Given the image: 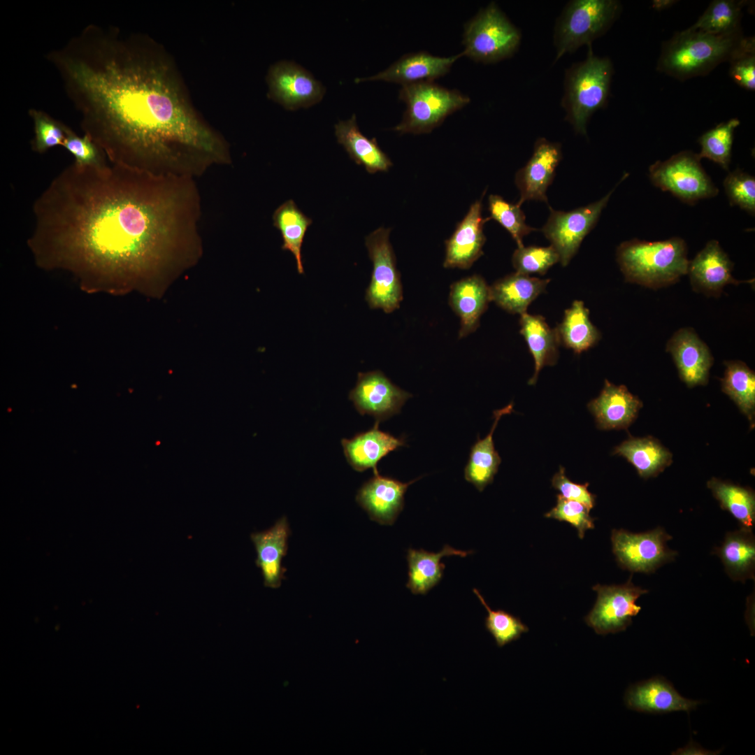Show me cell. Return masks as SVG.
Listing matches in <instances>:
<instances>
[{"instance_id":"cell-1","label":"cell","mask_w":755,"mask_h":755,"mask_svg":"<svg viewBox=\"0 0 755 755\" xmlns=\"http://www.w3.org/2000/svg\"><path fill=\"white\" fill-rule=\"evenodd\" d=\"M47 59L84 134L110 163L178 175L228 159L226 142L194 107L170 54L151 37L89 24Z\"/></svg>"},{"instance_id":"cell-2","label":"cell","mask_w":755,"mask_h":755,"mask_svg":"<svg viewBox=\"0 0 755 755\" xmlns=\"http://www.w3.org/2000/svg\"><path fill=\"white\" fill-rule=\"evenodd\" d=\"M180 177L69 165L33 206L28 244L37 264L109 289L155 283L194 239Z\"/></svg>"},{"instance_id":"cell-3","label":"cell","mask_w":755,"mask_h":755,"mask_svg":"<svg viewBox=\"0 0 755 755\" xmlns=\"http://www.w3.org/2000/svg\"><path fill=\"white\" fill-rule=\"evenodd\" d=\"M749 38H745L741 31L713 35L687 29L664 44L657 69L681 80L704 76L721 63L729 62Z\"/></svg>"},{"instance_id":"cell-4","label":"cell","mask_w":755,"mask_h":755,"mask_svg":"<svg viewBox=\"0 0 755 755\" xmlns=\"http://www.w3.org/2000/svg\"><path fill=\"white\" fill-rule=\"evenodd\" d=\"M687 245L679 237L660 241L632 239L621 243L616 257L625 280L658 289L687 274Z\"/></svg>"},{"instance_id":"cell-5","label":"cell","mask_w":755,"mask_h":755,"mask_svg":"<svg viewBox=\"0 0 755 755\" xmlns=\"http://www.w3.org/2000/svg\"><path fill=\"white\" fill-rule=\"evenodd\" d=\"M612 73L611 61L594 55L591 46L583 62L567 69L561 106L577 133L585 135L590 117L605 105Z\"/></svg>"},{"instance_id":"cell-6","label":"cell","mask_w":755,"mask_h":755,"mask_svg":"<svg viewBox=\"0 0 755 755\" xmlns=\"http://www.w3.org/2000/svg\"><path fill=\"white\" fill-rule=\"evenodd\" d=\"M620 10L621 4L616 0L570 1L554 26L555 61L582 45L590 47L612 25Z\"/></svg>"},{"instance_id":"cell-7","label":"cell","mask_w":755,"mask_h":755,"mask_svg":"<svg viewBox=\"0 0 755 755\" xmlns=\"http://www.w3.org/2000/svg\"><path fill=\"white\" fill-rule=\"evenodd\" d=\"M399 99L406 108L402 120L393 130L400 134L431 132L450 114L470 102V98L456 89L433 82L403 85Z\"/></svg>"},{"instance_id":"cell-8","label":"cell","mask_w":755,"mask_h":755,"mask_svg":"<svg viewBox=\"0 0 755 755\" xmlns=\"http://www.w3.org/2000/svg\"><path fill=\"white\" fill-rule=\"evenodd\" d=\"M521 33L495 2L470 19L464 27V56L483 63L511 57L519 48Z\"/></svg>"},{"instance_id":"cell-9","label":"cell","mask_w":755,"mask_h":755,"mask_svg":"<svg viewBox=\"0 0 755 755\" xmlns=\"http://www.w3.org/2000/svg\"><path fill=\"white\" fill-rule=\"evenodd\" d=\"M649 173L654 186L690 205L719 193L698 154L691 151H682L666 161H656L649 166Z\"/></svg>"},{"instance_id":"cell-10","label":"cell","mask_w":755,"mask_h":755,"mask_svg":"<svg viewBox=\"0 0 755 755\" xmlns=\"http://www.w3.org/2000/svg\"><path fill=\"white\" fill-rule=\"evenodd\" d=\"M390 228L380 227L366 236L365 244L373 263L365 299L370 308L390 313L403 300V287L396 257L389 242Z\"/></svg>"},{"instance_id":"cell-11","label":"cell","mask_w":755,"mask_h":755,"mask_svg":"<svg viewBox=\"0 0 755 755\" xmlns=\"http://www.w3.org/2000/svg\"><path fill=\"white\" fill-rule=\"evenodd\" d=\"M627 176L628 174L624 175L619 183ZM618 184L600 200L585 206L570 211L549 207V215L542 231L556 250L563 266L569 264L584 237L595 226Z\"/></svg>"},{"instance_id":"cell-12","label":"cell","mask_w":755,"mask_h":755,"mask_svg":"<svg viewBox=\"0 0 755 755\" xmlns=\"http://www.w3.org/2000/svg\"><path fill=\"white\" fill-rule=\"evenodd\" d=\"M671 539L661 527L640 533L614 529L611 535L612 552L618 564L633 573H651L673 561L677 552L667 545Z\"/></svg>"},{"instance_id":"cell-13","label":"cell","mask_w":755,"mask_h":755,"mask_svg":"<svg viewBox=\"0 0 755 755\" xmlns=\"http://www.w3.org/2000/svg\"><path fill=\"white\" fill-rule=\"evenodd\" d=\"M593 589L597 592V599L584 621L599 635L625 631L632 624V617L641 610L637 600L648 593V590L635 586L631 576L625 584H596Z\"/></svg>"},{"instance_id":"cell-14","label":"cell","mask_w":755,"mask_h":755,"mask_svg":"<svg viewBox=\"0 0 755 755\" xmlns=\"http://www.w3.org/2000/svg\"><path fill=\"white\" fill-rule=\"evenodd\" d=\"M268 96L288 110L307 108L324 94L319 82L301 66L287 61L271 66L266 76Z\"/></svg>"},{"instance_id":"cell-15","label":"cell","mask_w":755,"mask_h":755,"mask_svg":"<svg viewBox=\"0 0 755 755\" xmlns=\"http://www.w3.org/2000/svg\"><path fill=\"white\" fill-rule=\"evenodd\" d=\"M412 394L393 384L380 371L359 373L349 398L357 412L382 422L400 413Z\"/></svg>"},{"instance_id":"cell-16","label":"cell","mask_w":755,"mask_h":755,"mask_svg":"<svg viewBox=\"0 0 755 755\" xmlns=\"http://www.w3.org/2000/svg\"><path fill=\"white\" fill-rule=\"evenodd\" d=\"M561 159L559 143L550 142L545 138L535 141L531 157L515 175V184L520 193L518 206L531 200L542 201L548 205L546 192L553 181Z\"/></svg>"},{"instance_id":"cell-17","label":"cell","mask_w":755,"mask_h":755,"mask_svg":"<svg viewBox=\"0 0 755 755\" xmlns=\"http://www.w3.org/2000/svg\"><path fill=\"white\" fill-rule=\"evenodd\" d=\"M482 199L471 204L452 235L446 240L445 268L468 269L483 254L486 241L483 226L489 218L482 217Z\"/></svg>"},{"instance_id":"cell-18","label":"cell","mask_w":755,"mask_h":755,"mask_svg":"<svg viewBox=\"0 0 755 755\" xmlns=\"http://www.w3.org/2000/svg\"><path fill=\"white\" fill-rule=\"evenodd\" d=\"M462 56H464L463 52L450 57L434 56L425 51L406 54L384 71L370 77L357 78L356 82L382 80L402 86L433 82L447 73Z\"/></svg>"},{"instance_id":"cell-19","label":"cell","mask_w":755,"mask_h":755,"mask_svg":"<svg viewBox=\"0 0 755 755\" xmlns=\"http://www.w3.org/2000/svg\"><path fill=\"white\" fill-rule=\"evenodd\" d=\"M417 477L402 482L379 473L366 482L359 489L356 500L368 514L371 519L382 525H392L404 507V495Z\"/></svg>"},{"instance_id":"cell-20","label":"cell","mask_w":755,"mask_h":755,"mask_svg":"<svg viewBox=\"0 0 755 755\" xmlns=\"http://www.w3.org/2000/svg\"><path fill=\"white\" fill-rule=\"evenodd\" d=\"M666 351L671 354L680 378L688 387L707 383L713 357L693 329L677 330L668 341Z\"/></svg>"},{"instance_id":"cell-21","label":"cell","mask_w":755,"mask_h":755,"mask_svg":"<svg viewBox=\"0 0 755 755\" xmlns=\"http://www.w3.org/2000/svg\"><path fill=\"white\" fill-rule=\"evenodd\" d=\"M624 702L631 710L649 714L676 711L689 713L700 703L683 697L669 681L659 676L630 686L625 693Z\"/></svg>"},{"instance_id":"cell-22","label":"cell","mask_w":755,"mask_h":755,"mask_svg":"<svg viewBox=\"0 0 755 755\" xmlns=\"http://www.w3.org/2000/svg\"><path fill=\"white\" fill-rule=\"evenodd\" d=\"M733 263L716 240H711L689 261L687 273L692 288L709 296H718L729 284L740 281L732 275Z\"/></svg>"},{"instance_id":"cell-23","label":"cell","mask_w":755,"mask_h":755,"mask_svg":"<svg viewBox=\"0 0 755 755\" xmlns=\"http://www.w3.org/2000/svg\"><path fill=\"white\" fill-rule=\"evenodd\" d=\"M642 406V401L625 385H615L607 380L599 396L587 404L601 430L626 429Z\"/></svg>"},{"instance_id":"cell-24","label":"cell","mask_w":755,"mask_h":755,"mask_svg":"<svg viewBox=\"0 0 755 755\" xmlns=\"http://www.w3.org/2000/svg\"><path fill=\"white\" fill-rule=\"evenodd\" d=\"M379 424L375 421L372 429L359 433L350 439H342L344 454L354 470L363 472L372 468L373 474H378L377 465L383 457L407 445L404 437L397 438L380 430Z\"/></svg>"},{"instance_id":"cell-25","label":"cell","mask_w":755,"mask_h":755,"mask_svg":"<svg viewBox=\"0 0 755 755\" xmlns=\"http://www.w3.org/2000/svg\"><path fill=\"white\" fill-rule=\"evenodd\" d=\"M490 301V287L479 275L464 278L451 285L449 304L460 318L459 338L476 330Z\"/></svg>"},{"instance_id":"cell-26","label":"cell","mask_w":755,"mask_h":755,"mask_svg":"<svg viewBox=\"0 0 755 755\" xmlns=\"http://www.w3.org/2000/svg\"><path fill=\"white\" fill-rule=\"evenodd\" d=\"M289 534L287 519L283 517L269 529L250 535L257 552L255 563L261 569L267 587H280L285 577L286 569L282 567V560L287 552Z\"/></svg>"},{"instance_id":"cell-27","label":"cell","mask_w":755,"mask_h":755,"mask_svg":"<svg viewBox=\"0 0 755 755\" xmlns=\"http://www.w3.org/2000/svg\"><path fill=\"white\" fill-rule=\"evenodd\" d=\"M549 281L517 272L507 275L489 286L491 301L510 313L521 315L544 292Z\"/></svg>"},{"instance_id":"cell-28","label":"cell","mask_w":755,"mask_h":755,"mask_svg":"<svg viewBox=\"0 0 755 755\" xmlns=\"http://www.w3.org/2000/svg\"><path fill=\"white\" fill-rule=\"evenodd\" d=\"M335 135L350 158L364 166L369 173L387 171L393 164L379 147L376 138L369 139L360 131L355 115L335 125Z\"/></svg>"},{"instance_id":"cell-29","label":"cell","mask_w":755,"mask_h":755,"mask_svg":"<svg viewBox=\"0 0 755 755\" xmlns=\"http://www.w3.org/2000/svg\"><path fill=\"white\" fill-rule=\"evenodd\" d=\"M519 325V332L534 360V373L528 382L534 385L544 366L556 364L560 343L556 329H552L541 315L524 313L520 315Z\"/></svg>"},{"instance_id":"cell-30","label":"cell","mask_w":755,"mask_h":755,"mask_svg":"<svg viewBox=\"0 0 755 755\" xmlns=\"http://www.w3.org/2000/svg\"><path fill=\"white\" fill-rule=\"evenodd\" d=\"M513 411L512 403L494 410V420L489 433L482 439L478 436L477 440L470 448L469 459L464 468V478L480 491L493 482L501 463V458L495 449L493 440L494 431L501 417Z\"/></svg>"},{"instance_id":"cell-31","label":"cell","mask_w":755,"mask_h":755,"mask_svg":"<svg viewBox=\"0 0 755 755\" xmlns=\"http://www.w3.org/2000/svg\"><path fill=\"white\" fill-rule=\"evenodd\" d=\"M714 553L721 560L727 575L734 581L754 580L755 537L752 529L740 527L728 532Z\"/></svg>"},{"instance_id":"cell-32","label":"cell","mask_w":755,"mask_h":755,"mask_svg":"<svg viewBox=\"0 0 755 755\" xmlns=\"http://www.w3.org/2000/svg\"><path fill=\"white\" fill-rule=\"evenodd\" d=\"M473 553L454 549L448 545L438 552H429L422 549L408 550V580L406 587L415 595L426 594L437 585L443 576L445 565L441 559L447 556L465 557Z\"/></svg>"},{"instance_id":"cell-33","label":"cell","mask_w":755,"mask_h":755,"mask_svg":"<svg viewBox=\"0 0 755 755\" xmlns=\"http://www.w3.org/2000/svg\"><path fill=\"white\" fill-rule=\"evenodd\" d=\"M613 454L624 457L644 478L657 475L672 462V454L652 437H630L615 447Z\"/></svg>"},{"instance_id":"cell-34","label":"cell","mask_w":755,"mask_h":755,"mask_svg":"<svg viewBox=\"0 0 755 755\" xmlns=\"http://www.w3.org/2000/svg\"><path fill=\"white\" fill-rule=\"evenodd\" d=\"M560 345L580 354L594 347L601 335L589 318V310L582 301L575 300L565 310L561 322L556 328Z\"/></svg>"},{"instance_id":"cell-35","label":"cell","mask_w":755,"mask_h":755,"mask_svg":"<svg viewBox=\"0 0 755 755\" xmlns=\"http://www.w3.org/2000/svg\"><path fill=\"white\" fill-rule=\"evenodd\" d=\"M273 224L281 233L282 249L294 255L299 274L304 273L301 248L305 233L312 220L306 216L292 199L280 206L275 211Z\"/></svg>"},{"instance_id":"cell-36","label":"cell","mask_w":755,"mask_h":755,"mask_svg":"<svg viewBox=\"0 0 755 755\" xmlns=\"http://www.w3.org/2000/svg\"><path fill=\"white\" fill-rule=\"evenodd\" d=\"M723 510L728 511L742 528L753 529L755 524V495L749 488L712 477L707 483Z\"/></svg>"},{"instance_id":"cell-37","label":"cell","mask_w":755,"mask_h":755,"mask_svg":"<svg viewBox=\"0 0 755 755\" xmlns=\"http://www.w3.org/2000/svg\"><path fill=\"white\" fill-rule=\"evenodd\" d=\"M726 370L721 388L754 424L755 373L740 361H725Z\"/></svg>"},{"instance_id":"cell-38","label":"cell","mask_w":755,"mask_h":755,"mask_svg":"<svg viewBox=\"0 0 755 755\" xmlns=\"http://www.w3.org/2000/svg\"><path fill=\"white\" fill-rule=\"evenodd\" d=\"M742 3L733 0H716L689 29L713 35L732 34L740 30Z\"/></svg>"},{"instance_id":"cell-39","label":"cell","mask_w":755,"mask_h":755,"mask_svg":"<svg viewBox=\"0 0 755 755\" xmlns=\"http://www.w3.org/2000/svg\"><path fill=\"white\" fill-rule=\"evenodd\" d=\"M739 124V120L733 118L704 133L698 139L701 147L698 154L699 157L707 158L728 171L731 161L734 131Z\"/></svg>"},{"instance_id":"cell-40","label":"cell","mask_w":755,"mask_h":755,"mask_svg":"<svg viewBox=\"0 0 755 755\" xmlns=\"http://www.w3.org/2000/svg\"><path fill=\"white\" fill-rule=\"evenodd\" d=\"M521 206L505 201L498 195L491 194L488 199L489 220L498 222L516 242L517 247H522L523 238L531 232L538 231L526 223V216Z\"/></svg>"},{"instance_id":"cell-41","label":"cell","mask_w":755,"mask_h":755,"mask_svg":"<svg viewBox=\"0 0 755 755\" xmlns=\"http://www.w3.org/2000/svg\"><path fill=\"white\" fill-rule=\"evenodd\" d=\"M473 591L488 612L485 627L494 637L498 647H502L515 641L522 633L528 631V628L519 617L503 610H491L479 591L477 589Z\"/></svg>"},{"instance_id":"cell-42","label":"cell","mask_w":755,"mask_h":755,"mask_svg":"<svg viewBox=\"0 0 755 755\" xmlns=\"http://www.w3.org/2000/svg\"><path fill=\"white\" fill-rule=\"evenodd\" d=\"M29 113L34 122L32 148L36 152L42 154L63 145L71 128L43 110L30 109Z\"/></svg>"},{"instance_id":"cell-43","label":"cell","mask_w":755,"mask_h":755,"mask_svg":"<svg viewBox=\"0 0 755 755\" xmlns=\"http://www.w3.org/2000/svg\"><path fill=\"white\" fill-rule=\"evenodd\" d=\"M557 262H559V254L551 245L547 247H517L512 257L516 272L528 275H545Z\"/></svg>"},{"instance_id":"cell-44","label":"cell","mask_w":755,"mask_h":755,"mask_svg":"<svg viewBox=\"0 0 755 755\" xmlns=\"http://www.w3.org/2000/svg\"><path fill=\"white\" fill-rule=\"evenodd\" d=\"M724 187L731 206L755 215V178L740 169L729 172Z\"/></svg>"},{"instance_id":"cell-45","label":"cell","mask_w":755,"mask_h":755,"mask_svg":"<svg viewBox=\"0 0 755 755\" xmlns=\"http://www.w3.org/2000/svg\"><path fill=\"white\" fill-rule=\"evenodd\" d=\"M590 508L576 501L568 500L557 495L556 505L545 517L566 522L577 531L578 537L584 538L585 531L594 528V518L589 515Z\"/></svg>"},{"instance_id":"cell-46","label":"cell","mask_w":755,"mask_h":755,"mask_svg":"<svg viewBox=\"0 0 755 755\" xmlns=\"http://www.w3.org/2000/svg\"><path fill=\"white\" fill-rule=\"evenodd\" d=\"M62 146L73 156L78 165L100 166L107 164L102 151L86 134L80 136L71 129Z\"/></svg>"},{"instance_id":"cell-47","label":"cell","mask_w":755,"mask_h":755,"mask_svg":"<svg viewBox=\"0 0 755 755\" xmlns=\"http://www.w3.org/2000/svg\"><path fill=\"white\" fill-rule=\"evenodd\" d=\"M754 38L750 37L745 46L729 61V73L740 87L751 91L755 89Z\"/></svg>"},{"instance_id":"cell-48","label":"cell","mask_w":755,"mask_h":755,"mask_svg":"<svg viewBox=\"0 0 755 755\" xmlns=\"http://www.w3.org/2000/svg\"><path fill=\"white\" fill-rule=\"evenodd\" d=\"M552 487L560 492L563 498L576 501L592 509L596 504V495L588 490L589 483L577 484L570 480L565 474V468L560 466L559 471L552 479Z\"/></svg>"},{"instance_id":"cell-49","label":"cell","mask_w":755,"mask_h":755,"mask_svg":"<svg viewBox=\"0 0 755 755\" xmlns=\"http://www.w3.org/2000/svg\"><path fill=\"white\" fill-rule=\"evenodd\" d=\"M673 3L674 1L670 0L653 1V8L657 10H663L669 8Z\"/></svg>"}]
</instances>
